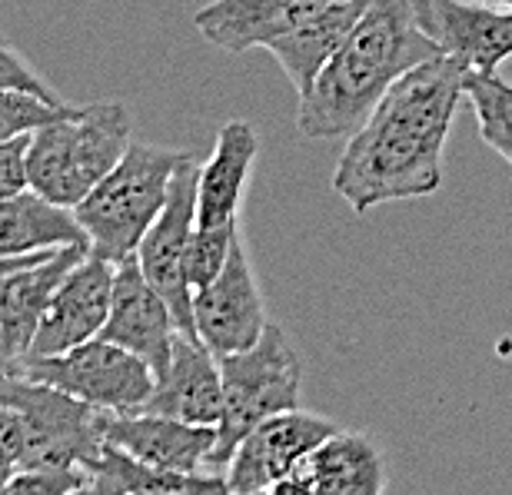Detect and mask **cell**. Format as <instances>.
Here are the masks:
<instances>
[{
  "instance_id": "cell-3",
  "label": "cell",
  "mask_w": 512,
  "mask_h": 495,
  "mask_svg": "<svg viewBox=\"0 0 512 495\" xmlns=\"http://www.w3.org/2000/svg\"><path fill=\"white\" fill-rule=\"evenodd\" d=\"M130 143V113L124 103L74 107L30 133L27 183L50 203L74 210L117 167Z\"/></svg>"
},
{
  "instance_id": "cell-26",
  "label": "cell",
  "mask_w": 512,
  "mask_h": 495,
  "mask_svg": "<svg viewBox=\"0 0 512 495\" xmlns=\"http://www.w3.org/2000/svg\"><path fill=\"white\" fill-rule=\"evenodd\" d=\"M90 469H20L4 495H70L90 492Z\"/></svg>"
},
{
  "instance_id": "cell-30",
  "label": "cell",
  "mask_w": 512,
  "mask_h": 495,
  "mask_svg": "<svg viewBox=\"0 0 512 495\" xmlns=\"http://www.w3.org/2000/svg\"><path fill=\"white\" fill-rule=\"evenodd\" d=\"M44 253H50V250H40V253H27V256H0V286H4V280L10 273H17L20 266H27V263H34V260H40Z\"/></svg>"
},
{
  "instance_id": "cell-27",
  "label": "cell",
  "mask_w": 512,
  "mask_h": 495,
  "mask_svg": "<svg viewBox=\"0 0 512 495\" xmlns=\"http://www.w3.org/2000/svg\"><path fill=\"white\" fill-rule=\"evenodd\" d=\"M0 87H4V90H27V94L64 103V97H60L57 90L37 74V67L30 64V60L20 54V50L10 44L7 37H0Z\"/></svg>"
},
{
  "instance_id": "cell-5",
  "label": "cell",
  "mask_w": 512,
  "mask_h": 495,
  "mask_svg": "<svg viewBox=\"0 0 512 495\" xmlns=\"http://www.w3.org/2000/svg\"><path fill=\"white\" fill-rule=\"evenodd\" d=\"M223 373V416L217 422V449L210 476L227 479L233 452L260 422L300 406L303 363L283 326L270 323L250 349L220 356Z\"/></svg>"
},
{
  "instance_id": "cell-21",
  "label": "cell",
  "mask_w": 512,
  "mask_h": 495,
  "mask_svg": "<svg viewBox=\"0 0 512 495\" xmlns=\"http://www.w3.org/2000/svg\"><path fill=\"white\" fill-rule=\"evenodd\" d=\"M57 246H90L74 210L50 203L30 187L0 200V256H27Z\"/></svg>"
},
{
  "instance_id": "cell-17",
  "label": "cell",
  "mask_w": 512,
  "mask_h": 495,
  "mask_svg": "<svg viewBox=\"0 0 512 495\" xmlns=\"http://www.w3.org/2000/svg\"><path fill=\"white\" fill-rule=\"evenodd\" d=\"M87 250L90 246H57L4 280L0 286V346L7 349L10 359L20 363L30 353L57 286Z\"/></svg>"
},
{
  "instance_id": "cell-22",
  "label": "cell",
  "mask_w": 512,
  "mask_h": 495,
  "mask_svg": "<svg viewBox=\"0 0 512 495\" xmlns=\"http://www.w3.org/2000/svg\"><path fill=\"white\" fill-rule=\"evenodd\" d=\"M90 492L97 495H187V492H227L223 476H187V472L157 469L130 456L127 449L104 442V452L90 469Z\"/></svg>"
},
{
  "instance_id": "cell-9",
  "label": "cell",
  "mask_w": 512,
  "mask_h": 495,
  "mask_svg": "<svg viewBox=\"0 0 512 495\" xmlns=\"http://www.w3.org/2000/svg\"><path fill=\"white\" fill-rule=\"evenodd\" d=\"M340 429L326 416L306 409H286L280 416L260 422L247 439L240 442L227 466V492L256 495L276 492L283 479H290L296 466Z\"/></svg>"
},
{
  "instance_id": "cell-13",
  "label": "cell",
  "mask_w": 512,
  "mask_h": 495,
  "mask_svg": "<svg viewBox=\"0 0 512 495\" xmlns=\"http://www.w3.org/2000/svg\"><path fill=\"white\" fill-rule=\"evenodd\" d=\"M100 336L137 353L157 373V379L167 373L173 339H177V316L157 286L143 276L137 256L117 263L114 306H110V319L100 329Z\"/></svg>"
},
{
  "instance_id": "cell-1",
  "label": "cell",
  "mask_w": 512,
  "mask_h": 495,
  "mask_svg": "<svg viewBox=\"0 0 512 495\" xmlns=\"http://www.w3.org/2000/svg\"><path fill=\"white\" fill-rule=\"evenodd\" d=\"M466 77L469 67L449 54L426 60L406 70L363 127L350 133L333 170V190L356 213L423 200L443 187V153L466 100Z\"/></svg>"
},
{
  "instance_id": "cell-32",
  "label": "cell",
  "mask_w": 512,
  "mask_h": 495,
  "mask_svg": "<svg viewBox=\"0 0 512 495\" xmlns=\"http://www.w3.org/2000/svg\"><path fill=\"white\" fill-rule=\"evenodd\" d=\"M483 4H493V7H512V0H483Z\"/></svg>"
},
{
  "instance_id": "cell-18",
  "label": "cell",
  "mask_w": 512,
  "mask_h": 495,
  "mask_svg": "<svg viewBox=\"0 0 512 495\" xmlns=\"http://www.w3.org/2000/svg\"><path fill=\"white\" fill-rule=\"evenodd\" d=\"M326 4L333 0H210L197 10L193 24L210 44L227 54H243L253 47H270L276 37L290 34Z\"/></svg>"
},
{
  "instance_id": "cell-7",
  "label": "cell",
  "mask_w": 512,
  "mask_h": 495,
  "mask_svg": "<svg viewBox=\"0 0 512 495\" xmlns=\"http://www.w3.org/2000/svg\"><path fill=\"white\" fill-rule=\"evenodd\" d=\"M17 373L64 389L74 399L104 412H127L147 402L157 386V373L137 353L94 336L57 356H27Z\"/></svg>"
},
{
  "instance_id": "cell-31",
  "label": "cell",
  "mask_w": 512,
  "mask_h": 495,
  "mask_svg": "<svg viewBox=\"0 0 512 495\" xmlns=\"http://www.w3.org/2000/svg\"><path fill=\"white\" fill-rule=\"evenodd\" d=\"M17 366H20L17 359H10V356H7V349L0 346V373H17Z\"/></svg>"
},
{
  "instance_id": "cell-28",
  "label": "cell",
  "mask_w": 512,
  "mask_h": 495,
  "mask_svg": "<svg viewBox=\"0 0 512 495\" xmlns=\"http://www.w3.org/2000/svg\"><path fill=\"white\" fill-rule=\"evenodd\" d=\"M20 469H24V432H20L14 409L0 402V495Z\"/></svg>"
},
{
  "instance_id": "cell-29",
  "label": "cell",
  "mask_w": 512,
  "mask_h": 495,
  "mask_svg": "<svg viewBox=\"0 0 512 495\" xmlns=\"http://www.w3.org/2000/svg\"><path fill=\"white\" fill-rule=\"evenodd\" d=\"M27 140L30 137H17L0 143V200L14 197V193L27 190Z\"/></svg>"
},
{
  "instance_id": "cell-19",
  "label": "cell",
  "mask_w": 512,
  "mask_h": 495,
  "mask_svg": "<svg viewBox=\"0 0 512 495\" xmlns=\"http://www.w3.org/2000/svg\"><path fill=\"white\" fill-rule=\"evenodd\" d=\"M260 137L253 123L230 120L223 123L213 143V153L200 163L197 183V223L200 226H223L240 223V203L247 193Z\"/></svg>"
},
{
  "instance_id": "cell-14",
  "label": "cell",
  "mask_w": 512,
  "mask_h": 495,
  "mask_svg": "<svg viewBox=\"0 0 512 495\" xmlns=\"http://www.w3.org/2000/svg\"><path fill=\"white\" fill-rule=\"evenodd\" d=\"M104 436L150 466L187 476H210V459L217 449V426H193L140 409L104 412Z\"/></svg>"
},
{
  "instance_id": "cell-20",
  "label": "cell",
  "mask_w": 512,
  "mask_h": 495,
  "mask_svg": "<svg viewBox=\"0 0 512 495\" xmlns=\"http://www.w3.org/2000/svg\"><path fill=\"white\" fill-rule=\"evenodd\" d=\"M370 4L373 0H333V4L316 10L310 20H303L300 27H293L290 34L276 37L266 47L276 57V64L283 67L286 80L296 87V94H306L313 87V80L343 47V40L353 34V27L363 20Z\"/></svg>"
},
{
  "instance_id": "cell-16",
  "label": "cell",
  "mask_w": 512,
  "mask_h": 495,
  "mask_svg": "<svg viewBox=\"0 0 512 495\" xmlns=\"http://www.w3.org/2000/svg\"><path fill=\"white\" fill-rule=\"evenodd\" d=\"M140 412H160L193 426H217L223 416V373L220 359L200 336L180 333L173 339L167 373L157 379Z\"/></svg>"
},
{
  "instance_id": "cell-15",
  "label": "cell",
  "mask_w": 512,
  "mask_h": 495,
  "mask_svg": "<svg viewBox=\"0 0 512 495\" xmlns=\"http://www.w3.org/2000/svg\"><path fill=\"white\" fill-rule=\"evenodd\" d=\"M386 462L366 432L336 429L306 456L273 495H380Z\"/></svg>"
},
{
  "instance_id": "cell-8",
  "label": "cell",
  "mask_w": 512,
  "mask_h": 495,
  "mask_svg": "<svg viewBox=\"0 0 512 495\" xmlns=\"http://www.w3.org/2000/svg\"><path fill=\"white\" fill-rule=\"evenodd\" d=\"M197 183H200V157L190 150L187 160L173 173L167 203H163L160 216L153 220L147 236L137 246V253H133L143 276L170 303L173 316H177V329L190 336L200 333H197V316H193V290L187 283L183 260H187L190 236L197 230Z\"/></svg>"
},
{
  "instance_id": "cell-10",
  "label": "cell",
  "mask_w": 512,
  "mask_h": 495,
  "mask_svg": "<svg viewBox=\"0 0 512 495\" xmlns=\"http://www.w3.org/2000/svg\"><path fill=\"white\" fill-rule=\"evenodd\" d=\"M193 316H197L200 339L213 349L217 359L250 349L263 336V329L270 326L263 290L256 283L243 236H237L230 260L217 280L193 293Z\"/></svg>"
},
{
  "instance_id": "cell-6",
  "label": "cell",
  "mask_w": 512,
  "mask_h": 495,
  "mask_svg": "<svg viewBox=\"0 0 512 495\" xmlns=\"http://www.w3.org/2000/svg\"><path fill=\"white\" fill-rule=\"evenodd\" d=\"M0 402L24 432V469H94L104 452V409L24 373H0Z\"/></svg>"
},
{
  "instance_id": "cell-4",
  "label": "cell",
  "mask_w": 512,
  "mask_h": 495,
  "mask_svg": "<svg viewBox=\"0 0 512 495\" xmlns=\"http://www.w3.org/2000/svg\"><path fill=\"white\" fill-rule=\"evenodd\" d=\"M187 153L190 150L133 140L117 167L74 206L80 226L87 230L90 250L114 263L137 253L140 240L167 203L170 180Z\"/></svg>"
},
{
  "instance_id": "cell-2",
  "label": "cell",
  "mask_w": 512,
  "mask_h": 495,
  "mask_svg": "<svg viewBox=\"0 0 512 495\" xmlns=\"http://www.w3.org/2000/svg\"><path fill=\"white\" fill-rule=\"evenodd\" d=\"M439 54L416 20V0H373L313 87L300 94L296 127L310 140L350 137L406 70Z\"/></svg>"
},
{
  "instance_id": "cell-11",
  "label": "cell",
  "mask_w": 512,
  "mask_h": 495,
  "mask_svg": "<svg viewBox=\"0 0 512 495\" xmlns=\"http://www.w3.org/2000/svg\"><path fill=\"white\" fill-rule=\"evenodd\" d=\"M114 283L117 263L87 250L57 286L27 356H57L100 336L114 306Z\"/></svg>"
},
{
  "instance_id": "cell-12",
  "label": "cell",
  "mask_w": 512,
  "mask_h": 495,
  "mask_svg": "<svg viewBox=\"0 0 512 495\" xmlns=\"http://www.w3.org/2000/svg\"><path fill=\"white\" fill-rule=\"evenodd\" d=\"M416 20L439 50L476 74H493L512 57V7L483 0H416Z\"/></svg>"
},
{
  "instance_id": "cell-24",
  "label": "cell",
  "mask_w": 512,
  "mask_h": 495,
  "mask_svg": "<svg viewBox=\"0 0 512 495\" xmlns=\"http://www.w3.org/2000/svg\"><path fill=\"white\" fill-rule=\"evenodd\" d=\"M237 236H240V223H223V226L197 223V230H193L190 246H187V260H183V270H187V283L193 293L210 286L223 273Z\"/></svg>"
},
{
  "instance_id": "cell-23",
  "label": "cell",
  "mask_w": 512,
  "mask_h": 495,
  "mask_svg": "<svg viewBox=\"0 0 512 495\" xmlns=\"http://www.w3.org/2000/svg\"><path fill=\"white\" fill-rule=\"evenodd\" d=\"M466 100L476 113L479 137L512 167V84L499 77L496 70L493 74L469 70Z\"/></svg>"
},
{
  "instance_id": "cell-25",
  "label": "cell",
  "mask_w": 512,
  "mask_h": 495,
  "mask_svg": "<svg viewBox=\"0 0 512 495\" xmlns=\"http://www.w3.org/2000/svg\"><path fill=\"white\" fill-rule=\"evenodd\" d=\"M70 110L74 107H70L67 100L54 103L47 97L27 94V90H4L0 87V143L17 140V137H30L34 130L60 120Z\"/></svg>"
}]
</instances>
